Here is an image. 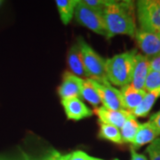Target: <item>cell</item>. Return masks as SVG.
Returning <instances> with one entry per match:
<instances>
[{
	"mask_svg": "<svg viewBox=\"0 0 160 160\" xmlns=\"http://www.w3.org/2000/svg\"><path fill=\"white\" fill-rule=\"evenodd\" d=\"M1 3H2V2H1V1H0V5H1Z\"/></svg>",
	"mask_w": 160,
	"mask_h": 160,
	"instance_id": "obj_29",
	"label": "cell"
},
{
	"mask_svg": "<svg viewBox=\"0 0 160 160\" xmlns=\"http://www.w3.org/2000/svg\"><path fill=\"white\" fill-rule=\"evenodd\" d=\"M149 121L155 126V128L160 134V110L152 115Z\"/></svg>",
	"mask_w": 160,
	"mask_h": 160,
	"instance_id": "obj_24",
	"label": "cell"
},
{
	"mask_svg": "<svg viewBox=\"0 0 160 160\" xmlns=\"http://www.w3.org/2000/svg\"><path fill=\"white\" fill-rule=\"evenodd\" d=\"M160 88V72L151 70L149 71V75L145 81L144 85V91L151 92Z\"/></svg>",
	"mask_w": 160,
	"mask_h": 160,
	"instance_id": "obj_20",
	"label": "cell"
},
{
	"mask_svg": "<svg viewBox=\"0 0 160 160\" xmlns=\"http://www.w3.org/2000/svg\"><path fill=\"white\" fill-rule=\"evenodd\" d=\"M99 158L91 157L82 150H76L69 154H62V160H98Z\"/></svg>",
	"mask_w": 160,
	"mask_h": 160,
	"instance_id": "obj_22",
	"label": "cell"
},
{
	"mask_svg": "<svg viewBox=\"0 0 160 160\" xmlns=\"http://www.w3.org/2000/svg\"><path fill=\"white\" fill-rule=\"evenodd\" d=\"M149 62H150V69L160 72V55L149 59Z\"/></svg>",
	"mask_w": 160,
	"mask_h": 160,
	"instance_id": "obj_26",
	"label": "cell"
},
{
	"mask_svg": "<svg viewBox=\"0 0 160 160\" xmlns=\"http://www.w3.org/2000/svg\"><path fill=\"white\" fill-rule=\"evenodd\" d=\"M59 160H62V154L60 155V158H59Z\"/></svg>",
	"mask_w": 160,
	"mask_h": 160,
	"instance_id": "obj_28",
	"label": "cell"
},
{
	"mask_svg": "<svg viewBox=\"0 0 160 160\" xmlns=\"http://www.w3.org/2000/svg\"><path fill=\"white\" fill-rule=\"evenodd\" d=\"M82 2L92 10L103 13V11L109 4V0H83Z\"/></svg>",
	"mask_w": 160,
	"mask_h": 160,
	"instance_id": "obj_23",
	"label": "cell"
},
{
	"mask_svg": "<svg viewBox=\"0 0 160 160\" xmlns=\"http://www.w3.org/2000/svg\"><path fill=\"white\" fill-rule=\"evenodd\" d=\"M150 71V62L148 57L142 53H137L133 69L131 85L137 90H144L146 78Z\"/></svg>",
	"mask_w": 160,
	"mask_h": 160,
	"instance_id": "obj_11",
	"label": "cell"
},
{
	"mask_svg": "<svg viewBox=\"0 0 160 160\" xmlns=\"http://www.w3.org/2000/svg\"><path fill=\"white\" fill-rule=\"evenodd\" d=\"M84 78L76 76L70 71H65L62 75V84L58 87V94L62 100L79 98Z\"/></svg>",
	"mask_w": 160,
	"mask_h": 160,
	"instance_id": "obj_8",
	"label": "cell"
},
{
	"mask_svg": "<svg viewBox=\"0 0 160 160\" xmlns=\"http://www.w3.org/2000/svg\"><path fill=\"white\" fill-rule=\"evenodd\" d=\"M100 129L98 132V137L109 141L116 144H123L120 129L111 125H107L99 122Z\"/></svg>",
	"mask_w": 160,
	"mask_h": 160,
	"instance_id": "obj_17",
	"label": "cell"
},
{
	"mask_svg": "<svg viewBox=\"0 0 160 160\" xmlns=\"http://www.w3.org/2000/svg\"><path fill=\"white\" fill-rule=\"evenodd\" d=\"M94 114L99 118V122L111 125L118 128H121L126 120L131 118L132 114L128 110H113L101 106L94 109Z\"/></svg>",
	"mask_w": 160,
	"mask_h": 160,
	"instance_id": "obj_9",
	"label": "cell"
},
{
	"mask_svg": "<svg viewBox=\"0 0 160 160\" xmlns=\"http://www.w3.org/2000/svg\"><path fill=\"white\" fill-rule=\"evenodd\" d=\"M135 5L139 29L160 34V0H140Z\"/></svg>",
	"mask_w": 160,
	"mask_h": 160,
	"instance_id": "obj_3",
	"label": "cell"
},
{
	"mask_svg": "<svg viewBox=\"0 0 160 160\" xmlns=\"http://www.w3.org/2000/svg\"><path fill=\"white\" fill-rule=\"evenodd\" d=\"M58 12L64 25H68L73 19L78 0H56Z\"/></svg>",
	"mask_w": 160,
	"mask_h": 160,
	"instance_id": "obj_16",
	"label": "cell"
},
{
	"mask_svg": "<svg viewBox=\"0 0 160 160\" xmlns=\"http://www.w3.org/2000/svg\"><path fill=\"white\" fill-rule=\"evenodd\" d=\"M120 92L125 109L130 112H132L142 103L147 93V92L144 90L135 89L131 84L122 87Z\"/></svg>",
	"mask_w": 160,
	"mask_h": 160,
	"instance_id": "obj_14",
	"label": "cell"
},
{
	"mask_svg": "<svg viewBox=\"0 0 160 160\" xmlns=\"http://www.w3.org/2000/svg\"><path fill=\"white\" fill-rule=\"evenodd\" d=\"M137 53L136 49H132L106 60V76L110 84L121 88L131 84Z\"/></svg>",
	"mask_w": 160,
	"mask_h": 160,
	"instance_id": "obj_2",
	"label": "cell"
},
{
	"mask_svg": "<svg viewBox=\"0 0 160 160\" xmlns=\"http://www.w3.org/2000/svg\"><path fill=\"white\" fill-rule=\"evenodd\" d=\"M114 160H119V159H114Z\"/></svg>",
	"mask_w": 160,
	"mask_h": 160,
	"instance_id": "obj_30",
	"label": "cell"
},
{
	"mask_svg": "<svg viewBox=\"0 0 160 160\" xmlns=\"http://www.w3.org/2000/svg\"><path fill=\"white\" fill-rule=\"evenodd\" d=\"M67 62L70 69V72L79 78H90L89 74L86 71L83 55L80 50L78 44L76 42L69 48L68 55H67Z\"/></svg>",
	"mask_w": 160,
	"mask_h": 160,
	"instance_id": "obj_12",
	"label": "cell"
},
{
	"mask_svg": "<svg viewBox=\"0 0 160 160\" xmlns=\"http://www.w3.org/2000/svg\"><path fill=\"white\" fill-rule=\"evenodd\" d=\"M82 98L86 101L88 103H90L92 106L97 108L101 104V99L99 96V93L92 86L90 78H84V83L81 89V95Z\"/></svg>",
	"mask_w": 160,
	"mask_h": 160,
	"instance_id": "obj_19",
	"label": "cell"
},
{
	"mask_svg": "<svg viewBox=\"0 0 160 160\" xmlns=\"http://www.w3.org/2000/svg\"><path fill=\"white\" fill-rule=\"evenodd\" d=\"M135 42L143 55L149 59L160 55V34L138 29Z\"/></svg>",
	"mask_w": 160,
	"mask_h": 160,
	"instance_id": "obj_7",
	"label": "cell"
},
{
	"mask_svg": "<svg viewBox=\"0 0 160 160\" xmlns=\"http://www.w3.org/2000/svg\"><path fill=\"white\" fill-rule=\"evenodd\" d=\"M159 135V132L157 131L155 126L149 121L141 124L135 138L131 143V147L134 149H139L146 144L151 143L157 138H158Z\"/></svg>",
	"mask_w": 160,
	"mask_h": 160,
	"instance_id": "obj_13",
	"label": "cell"
},
{
	"mask_svg": "<svg viewBox=\"0 0 160 160\" xmlns=\"http://www.w3.org/2000/svg\"><path fill=\"white\" fill-rule=\"evenodd\" d=\"M74 16L76 21L82 26L108 38V30L102 12L94 11L86 6L82 1H78Z\"/></svg>",
	"mask_w": 160,
	"mask_h": 160,
	"instance_id": "obj_5",
	"label": "cell"
},
{
	"mask_svg": "<svg viewBox=\"0 0 160 160\" xmlns=\"http://www.w3.org/2000/svg\"><path fill=\"white\" fill-rule=\"evenodd\" d=\"M131 160H148L146 156L136 152V150L131 147Z\"/></svg>",
	"mask_w": 160,
	"mask_h": 160,
	"instance_id": "obj_27",
	"label": "cell"
},
{
	"mask_svg": "<svg viewBox=\"0 0 160 160\" xmlns=\"http://www.w3.org/2000/svg\"><path fill=\"white\" fill-rule=\"evenodd\" d=\"M90 80L99 93L101 102L102 103L103 107L113 110H126L123 103L120 90L113 87L109 82L102 83L91 78Z\"/></svg>",
	"mask_w": 160,
	"mask_h": 160,
	"instance_id": "obj_6",
	"label": "cell"
},
{
	"mask_svg": "<svg viewBox=\"0 0 160 160\" xmlns=\"http://www.w3.org/2000/svg\"><path fill=\"white\" fill-rule=\"evenodd\" d=\"M60 155H61L60 152L55 151V150H52V152H50V153L47 155L46 157H45L44 158H42V159H38V160H59V158H60ZM23 160H34V159H31V158H28V157H24Z\"/></svg>",
	"mask_w": 160,
	"mask_h": 160,
	"instance_id": "obj_25",
	"label": "cell"
},
{
	"mask_svg": "<svg viewBox=\"0 0 160 160\" xmlns=\"http://www.w3.org/2000/svg\"><path fill=\"white\" fill-rule=\"evenodd\" d=\"M149 160H160V138H157L147 147Z\"/></svg>",
	"mask_w": 160,
	"mask_h": 160,
	"instance_id": "obj_21",
	"label": "cell"
},
{
	"mask_svg": "<svg viewBox=\"0 0 160 160\" xmlns=\"http://www.w3.org/2000/svg\"><path fill=\"white\" fill-rule=\"evenodd\" d=\"M160 97V88L157 90H153L151 92H148L143 99L142 103L134 109L132 114L136 118H145L151 111L156 102Z\"/></svg>",
	"mask_w": 160,
	"mask_h": 160,
	"instance_id": "obj_15",
	"label": "cell"
},
{
	"mask_svg": "<svg viewBox=\"0 0 160 160\" xmlns=\"http://www.w3.org/2000/svg\"><path fill=\"white\" fill-rule=\"evenodd\" d=\"M0 160H4V159H0Z\"/></svg>",
	"mask_w": 160,
	"mask_h": 160,
	"instance_id": "obj_31",
	"label": "cell"
},
{
	"mask_svg": "<svg viewBox=\"0 0 160 160\" xmlns=\"http://www.w3.org/2000/svg\"><path fill=\"white\" fill-rule=\"evenodd\" d=\"M83 55L84 63L86 71L91 79L99 82H109L106 76L105 65L106 61L99 53L89 46L83 38H78L77 40Z\"/></svg>",
	"mask_w": 160,
	"mask_h": 160,
	"instance_id": "obj_4",
	"label": "cell"
},
{
	"mask_svg": "<svg viewBox=\"0 0 160 160\" xmlns=\"http://www.w3.org/2000/svg\"><path fill=\"white\" fill-rule=\"evenodd\" d=\"M136 5L133 1H111L103 11L108 38L116 35L134 38L137 32Z\"/></svg>",
	"mask_w": 160,
	"mask_h": 160,
	"instance_id": "obj_1",
	"label": "cell"
},
{
	"mask_svg": "<svg viewBox=\"0 0 160 160\" xmlns=\"http://www.w3.org/2000/svg\"><path fill=\"white\" fill-rule=\"evenodd\" d=\"M140 126H141V124L138 122L136 118L133 115L126 120V123L120 128V132H121V137H122L123 143L132 142Z\"/></svg>",
	"mask_w": 160,
	"mask_h": 160,
	"instance_id": "obj_18",
	"label": "cell"
},
{
	"mask_svg": "<svg viewBox=\"0 0 160 160\" xmlns=\"http://www.w3.org/2000/svg\"><path fill=\"white\" fill-rule=\"evenodd\" d=\"M62 105L68 119L78 121L86 118H90L93 114L92 110L89 109L79 98L62 100Z\"/></svg>",
	"mask_w": 160,
	"mask_h": 160,
	"instance_id": "obj_10",
	"label": "cell"
}]
</instances>
